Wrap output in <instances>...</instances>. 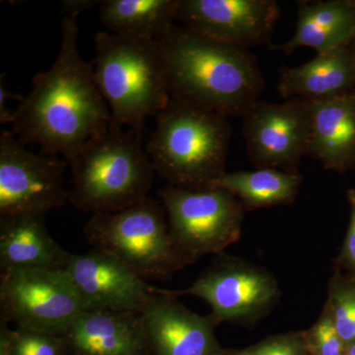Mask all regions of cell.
I'll return each mask as SVG.
<instances>
[{"mask_svg": "<svg viewBox=\"0 0 355 355\" xmlns=\"http://www.w3.org/2000/svg\"><path fill=\"white\" fill-rule=\"evenodd\" d=\"M241 352L244 355H308L304 331L270 336Z\"/></svg>", "mask_w": 355, "mask_h": 355, "instance_id": "cell-25", "label": "cell"}, {"mask_svg": "<svg viewBox=\"0 0 355 355\" xmlns=\"http://www.w3.org/2000/svg\"><path fill=\"white\" fill-rule=\"evenodd\" d=\"M84 235L93 249L118 259L146 282L169 280L186 268L162 203L149 197L120 211L91 216Z\"/></svg>", "mask_w": 355, "mask_h": 355, "instance_id": "cell-6", "label": "cell"}, {"mask_svg": "<svg viewBox=\"0 0 355 355\" xmlns=\"http://www.w3.org/2000/svg\"><path fill=\"white\" fill-rule=\"evenodd\" d=\"M308 355H345V343L336 331L328 306L324 305L317 321L304 331Z\"/></svg>", "mask_w": 355, "mask_h": 355, "instance_id": "cell-24", "label": "cell"}, {"mask_svg": "<svg viewBox=\"0 0 355 355\" xmlns=\"http://www.w3.org/2000/svg\"><path fill=\"white\" fill-rule=\"evenodd\" d=\"M67 355H76V354H69Z\"/></svg>", "mask_w": 355, "mask_h": 355, "instance_id": "cell-32", "label": "cell"}, {"mask_svg": "<svg viewBox=\"0 0 355 355\" xmlns=\"http://www.w3.org/2000/svg\"><path fill=\"white\" fill-rule=\"evenodd\" d=\"M242 130L256 168L298 172L301 159L309 150L310 102L302 98L282 104L259 100L242 116Z\"/></svg>", "mask_w": 355, "mask_h": 355, "instance_id": "cell-11", "label": "cell"}, {"mask_svg": "<svg viewBox=\"0 0 355 355\" xmlns=\"http://www.w3.org/2000/svg\"><path fill=\"white\" fill-rule=\"evenodd\" d=\"M180 297L196 296L210 306L219 323L253 327L279 303V282L272 272L242 259L222 253L188 288L164 289Z\"/></svg>", "mask_w": 355, "mask_h": 355, "instance_id": "cell-8", "label": "cell"}, {"mask_svg": "<svg viewBox=\"0 0 355 355\" xmlns=\"http://www.w3.org/2000/svg\"><path fill=\"white\" fill-rule=\"evenodd\" d=\"M140 316L153 355H209L220 347L214 315L200 316L164 289L155 287Z\"/></svg>", "mask_w": 355, "mask_h": 355, "instance_id": "cell-14", "label": "cell"}, {"mask_svg": "<svg viewBox=\"0 0 355 355\" xmlns=\"http://www.w3.org/2000/svg\"><path fill=\"white\" fill-rule=\"evenodd\" d=\"M64 336L18 328L9 330L1 322L0 355H67Z\"/></svg>", "mask_w": 355, "mask_h": 355, "instance_id": "cell-23", "label": "cell"}, {"mask_svg": "<svg viewBox=\"0 0 355 355\" xmlns=\"http://www.w3.org/2000/svg\"><path fill=\"white\" fill-rule=\"evenodd\" d=\"M156 43L172 99L226 118H242L260 100L265 80L249 50L175 24Z\"/></svg>", "mask_w": 355, "mask_h": 355, "instance_id": "cell-2", "label": "cell"}, {"mask_svg": "<svg viewBox=\"0 0 355 355\" xmlns=\"http://www.w3.org/2000/svg\"><path fill=\"white\" fill-rule=\"evenodd\" d=\"M354 32L355 1H299L293 36L286 43L272 44L270 49L286 55L300 48L323 53L349 46Z\"/></svg>", "mask_w": 355, "mask_h": 355, "instance_id": "cell-18", "label": "cell"}, {"mask_svg": "<svg viewBox=\"0 0 355 355\" xmlns=\"http://www.w3.org/2000/svg\"><path fill=\"white\" fill-rule=\"evenodd\" d=\"M95 48V81L111 111L112 125L141 137L147 119L171 99L157 43L99 32Z\"/></svg>", "mask_w": 355, "mask_h": 355, "instance_id": "cell-5", "label": "cell"}, {"mask_svg": "<svg viewBox=\"0 0 355 355\" xmlns=\"http://www.w3.org/2000/svg\"><path fill=\"white\" fill-rule=\"evenodd\" d=\"M67 164L73 177L69 202L92 216L120 211L146 200L155 173L141 137L113 125Z\"/></svg>", "mask_w": 355, "mask_h": 355, "instance_id": "cell-4", "label": "cell"}, {"mask_svg": "<svg viewBox=\"0 0 355 355\" xmlns=\"http://www.w3.org/2000/svg\"><path fill=\"white\" fill-rule=\"evenodd\" d=\"M308 155L324 169L345 174L355 168V90L313 100Z\"/></svg>", "mask_w": 355, "mask_h": 355, "instance_id": "cell-16", "label": "cell"}, {"mask_svg": "<svg viewBox=\"0 0 355 355\" xmlns=\"http://www.w3.org/2000/svg\"><path fill=\"white\" fill-rule=\"evenodd\" d=\"M345 355H355V342L347 345L345 349Z\"/></svg>", "mask_w": 355, "mask_h": 355, "instance_id": "cell-30", "label": "cell"}, {"mask_svg": "<svg viewBox=\"0 0 355 355\" xmlns=\"http://www.w3.org/2000/svg\"><path fill=\"white\" fill-rule=\"evenodd\" d=\"M302 181L299 172L257 168L254 171L225 172L211 188L228 191L241 202L245 211H252L292 205Z\"/></svg>", "mask_w": 355, "mask_h": 355, "instance_id": "cell-21", "label": "cell"}, {"mask_svg": "<svg viewBox=\"0 0 355 355\" xmlns=\"http://www.w3.org/2000/svg\"><path fill=\"white\" fill-rule=\"evenodd\" d=\"M279 15L273 0H181L176 20L203 37L249 50L270 41Z\"/></svg>", "mask_w": 355, "mask_h": 355, "instance_id": "cell-12", "label": "cell"}, {"mask_svg": "<svg viewBox=\"0 0 355 355\" xmlns=\"http://www.w3.org/2000/svg\"><path fill=\"white\" fill-rule=\"evenodd\" d=\"M170 234L184 266L207 254H220L239 240L245 209L221 188L186 189L167 184L159 191Z\"/></svg>", "mask_w": 355, "mask_h": 355, "instance_id": "cell-7", "label": "cell"}, {"mask_svg": "<svg viewBox=\"0 0 355 355\" xmlns=\"http://www.w3.org/2000/svg\"><path fill=\"white\" fill-rule=\"evenodd\" d=\"M13 97L7 90L3 81H0V123L6 125V123H12L14 112H11L7 105L9 98Z\"/></svg>", "mask_w": 355, "mask_h": 355, "instance_id": "cell-28", "label": "cell"}, {"mask_svg": "<svg viewBox=\"0 0 355 355\" xmlns=\"http://www.w3.org/2000/svg\"><path fill=\"white\" fill-rule=\"evenodd\" d=\"M86 310L140 312L155 292L120 260L93 249L70 254L64 268Z\"/></svg>", "mask_w": 355, "mask_h": 355, "instance_id": "cell-13", "label": "cell"}, {"mask_svg": "<svg viewBox=\"0 0 355 355\" xmlns=\"http://www.w3.org/2000/svg\"><path fill=\"white\" fill-rule=\"evenodd\" d=\"M181 0H105L100 20L110 33L157 42L171 29Z\"/></svg>", "mask_w": 355, "mask_h": 355, "instance_id": "cell-20", "label": "cell"}, {"mask_svg": "<svg viewBox=\"0 0 355 355\" xmlns=\"http://www.w3.org/2000/svg\"><path fill=\"white\" fill-rule=\"evenodd\" d=\"M67 161L28 150L12 132L0 133V217L46 216L69 200Z\"/></svg>", "mask_w": 355, "mask_h": 355, "instance_id": "cell-10", "label": "cell"}, {"mask_svg": "<svg viewBox=\"0 0 355 355\" xmlns=\"http://www.w3.org/2000/svg\"><path fill=\"white\" fill-rule=\"evenodd\" d=\"M69 354L146 355L149 352L140 312L86 310L64 336Z\"/></svg>", "mask_w": 355, "mask_h": 355, "instance_id": "cell-15", "label": "cell"}, {"mask_svg": "<svg viewBox=\"0 0 355 355\" xmlns=\"http://www.w3.org/2000/svg\"><path fill=\"white\" fill-rule=\"evenodd\" d=\"M349 205V223L340 253L335 261V268L355 277V189L347 191Z\"/></svg>", "mask_w": 355, "mask_h": 355, "instance_id": "cell-26", "label": "cell"}, {"mask_svg": "<svg viewBox=\"0 0 355 355\" xmlns=\"http://www.w3.org/2000/svg\"><path fill=\"white\" fill-rule=\"evenodd\" d=\"M209 355H244L242 354L241 349H225L218 347L216 350Z\"/></svg>", "mask_w": 355, "mask_h": 355, "instance_id": "cell-29", "label": "cell"}, {"mask_svg": "<svg viewBox=\"0 0 355 355\" xmlns=\"http://www.w3.org/2000/svg\"><path fill=\"white\" fill-rule=\"evenodd\" d=\"M97 1L92 0H69L62 2V11L64 16L78 17L79 14L91 8Z\"/></svg>", "mask_w": 355, "mask_h": 355, "instance_id": "cell-27", "label": "cell"}, {"mask_svg": "<svg viewBox=\"0 0 355 355\" xmlns=\"http://www.w3.org/2000/svg\"><path fill=\"white\" fill-rule=\"evenodd\" d=\"M349 50L352 51V55H354L355 58V32L354 34V37H352V41L349 44Z\"/></svg>", "mask_w": 355, "mask_h": 355, "instance_id": "cell-31", "label": "cell"}, {"mask_svg": "<svg viewBox=\"0 0 355 355\" xmlns=\"http://www.w3.org/2000/svg\"><path fill=\"white\" fill-rule=\"evenodd\" d=\"M77 18H62L57 58L50 69L34 77L11 123L23 144H36L44 154L62 155L67 163L113 123L96 84L93 64L79 53Z\"/></svg>", "mask_w": 355, "mask_h": 355, "instance_id": "cell-1", "label": "cell"}, {"mask_svg": "<svg viewBox=\"0 0 355 355\" xmlns=\"http://www.w3.org/2000/svg\"><path fill=\"white\" fill-rule=\"evenodd\" d=\"M279 95L284 98L327 99L355 90V58L349 46H340L296 67L280 70Z\"/></svg>", "mask_w": 355, "mask_h": 355, "instance_id": "cell-19", "label": "cell"}, {"mask_svg": "<svg viewBox=\"0 0 355 355\" xmlns=\"http://www.w3.org/2000/svg\"><path fill=\"white\" fill-rule=\"evenodd\" d=\"M69 256L49 233L44 216L0 217L2 272L64 270Z\"/></svg>", "mask_w": 355, "mask_h": 355, "instance_id": "cell-17", "label": "cell"}, {"mask_svg": "<svg viewBox=\"0 0 355 355\" xmlns=\"http://www.w3.org/2000/svg\"><path fill=\"white\" fill-rule=\"evenodd\" d=\"M0 305L2 323L57 336L85 311L65 270L1 272Z\"/></svg>", "mask_w": 355, "mask_h": 355, "instance_id": "cell-9", "label": "cell"}, {"mask_svg": "<svg viewBox=\"0 0 355 355\" xmlns=\"http://www.w3.org/2000/svg\"><path fill=\"white\" fill-rule=\"evenodd\" d=\"M345 347L355 342V277L334 268L326 303Z\"/></svg>", "mask_w": 355, "mask_h": 355, "instance_id": "cell-22", "label": "cell"}, {"mask_svg": "<svg viewBox=\"0 0 355 355\" xmlns=\"http://www.w3.org/2000/svg\"><path fill=\"white\" fill-rule=\"evenodd\" d=\"M154 118L146 147L154 171L171 186L211 188L226 172L232 135L228 118L172 98Z\"/></svg>", "mask_w": 355, "mask_h": 355, "instance_id": "cell-3", "label": "cell"}]
</instances>
